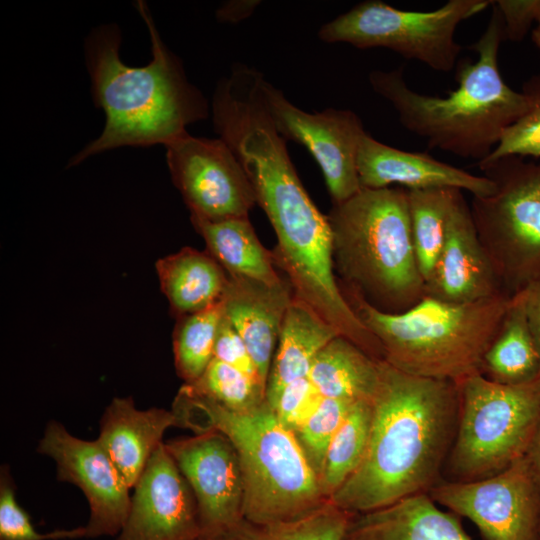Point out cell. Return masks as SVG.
I'll list each match as a JSON object with an SVG mask.
<instances>
[{
    "instance_id": "d590c367",
    "label": "cell",
    "mask_w": 540,
    "mask_h": 540,
    "mask_svg": "<svg viewBox=\"0 0 540 540\" xmlns=\"http://www.w3.org/2000/svg\"><path fill=\"white\" fill-rule=\"evenodd\" d=\"M494 3L503 19L505 40H523L536 23L540 0H498Z\"/></svg>"
},
{
    "instance_id": "6da1fadb",
    "label": "cell",
    "mask_w": 540,
    "mask_h": 540,
    "mask_svg": "<svg viewBox=\"0 0 540 540\" xmlns=\"http://www.w3.org/2000/svg\"><path fill=\"white\" fill-rule=\"evenodd\" d=\"M372 422L364 458L329 499L365 513L428 491L454 440L458 385L415 376L384 360L371 401Z\"/></svg>"
},
{
    "instance_id": "3957f363",
    "label": "cell",
    "mask_w": 540,
    "mask_h": 540,
    "mask_svg": "<svg viewBox=\"0 0 540 540\" xmlns=\"http://www.w3.org/2000/svg\"><path fill=\"white\" fill-rule=\"evenodd\" d=\"M491 6L486 29L470 46L477 57L456 65L457 88L446 97L412 90L402 68L369 74L374 92L393 106L405 129L423 138L431 148L477 163L492 153L504 132L528 109L523 92L512 89L499 71L504 25L494 1Z\"/></svg>"
},
{
    "instance_id": "ffe728a7",
    "label": "cell",
    "mask_w": 540,
    "mask_h": 540,
    "mask_svg": "<svg viewBox=\"0 0 540 540\" xmlns=\"http://www.w3.org/2000/svg\"><path fill=\"white\" fill-rule=\"evenodd\" d=\"M343 540H471L459 516L445 512L428 493L353 514Z\"/></svg>"
},
{
    "instance_id": "8d00e7d4",
    "label": "cell",
    "mask_w": 540,
    "mask_h": 540,
    "mask_svg": "<svg viewBox=\"0 0 540 540\" xmlns=\"http://www.w3.org/2000/svg\"><path fill=\"white\" fill-rule=\"evenodd\" d=\"M528 325L540 352V279L523 291Z\"/></svg>"
},
{
    "instance_id": "52a82bcc",
    "label": "cell",
    "mask_w": 540,
    "mask_h": 540,
    "mask_svg": "<svg viewBox=\"0 0 540 540\" xmlns=\"http://www.w3.org/2000/svg\"><path fill=\"white\" fill-rule=\"evenodd\" d=\"M457 385L459 411L449 457L455 480L492 476L526 456L540 429V378L502 384L476 373Z\"/></svg>"
},
{
    "instance_id": "7402d4cb",
    "label": "cell",
    "mask_w": 540,
    "mask_h": 540,
    "mask_svg": "<svg viewBox=\"0 0 540 540\" xmlns=\"http://www.w3.org/2000/svg\"><path fill=\"white\" fill-rule=\"evenodd\" d=\"M156 272L177 319L219 304L229 281L226 271L207 251L192 247L159 259Z\"/></svg>"
},
{
    "instance_id": "ba28073f",
    "label": "cell",
    "mask_w": 540,
    "mask_h": 540,
    "mask_svg": "<svg viewBox=\"0 0 540 540\" xmlns=\"http://www.w3.org/2000/svg\"><path fill=\"white\" fill-rule=\"evenodd\" d=\"M494 184L471 212L503 292L514 296L540 279V163L507 155L477 163Z\"/></svg>"
},
{
    "instance_id": "ab89813d",
    "label": "cell",
    "mask_w": 540,
    "mask_h": 540,
    "mask_svg": "<svg viewBox=\"0 0 540 540\" xmlns=\"http://www.w3.org/2000/svg\"><path fill=\"white\" fill-rule=\"evenodd\" d=\"M531 39L534 45L540 50V10H539V14H538L535 26L533 27L532 32H531Z\"/></svg>"
},
{
    "instance_id": "74e56055",
    "label": "cell",
    "mask_w": 540,
    "mask_h": 540,
    "mask_svg": "<svg viewBox=\"0 0 540 540\" xmlns=\"http://www.w3.org/2000/svg\"><path fill=\"white\" fill-rule=\"evenodd\" d=\"M259 4L255 0L228 1L219 7L216 16L221 22L236 23L249 17Z\"/></svg>"
},
{
    "instance_id": "4fadbf2b",
    "label": "cell",
    "mask_w": 540,
    "mask_h": 540,
    "mask_svg": "<svg viewBox=\"0 0 540 540\" xmlns=\"http://www.w3.org/2000/svg\"><path fill=\"white\" fill-rule=\"evenodd\" d=\"M264 91L279 133L286 140L307 148L321 168L333 204L356 194L361 189L357 170L358 150L366 133L359 116L348 109L303 111L268 81Z\"/></svg>"
},
{
    "instance_id": "30bf717a",
    "label": "cell",
    "mask_w": 540,
    "mask_h": 540,
    "mask_svg": "<svg viewBox=\"0 0 540 540\" xmlns=\"http://www.w3.org/2000/svg\"><path fill=\"white\" fill-rule=\"evenodd\" d=\"M428 494L485 540H540V488L527 456L486 478L436 483Z\"/></svg>"
},
{
    "instance_id": "603a6c76",
    "label": "cell",
    "mask_w": 540,
    "mask_h": 540,
    "mask_svg": "<svg viewBox=\"0 0 540 540\" xmlns=\"http://www.w3.org/2000/svg\"><path fill=\"white\" fill-rule=\"evenodd\" d=\"M191 222L205 241L207 252L229 277L265 283H276L283 278L276 270L272 251L262 245L248 218L219 222L191 219Z\"/></svg>"
},
{
    "instance_id": "4dcf8cb0",
    "label": "cell",
    "mask_w": 540,
    "mask_h": 540,
    "mask_svg": "<svg viewBox=\"0 0 540 540\" xmlns=\"http://www.w3.org/2000/svg\"><path fill=\"white\" fill-rule=\"evenodd\" d=\"M354 402L323 398L295 436L318 480L323 473L329 445Z\"/></svg>"
},
{
    "instance_id": "7c38bea8",
    "label": "cell",
    "mask_w": 540,
    "mask_h": 540,
    "mask_svg": "<svg viewBox=\"0 0 540 540\" xmlns=\"http://www.w3.org/2000/svg\"><path fill=\"white\" fill-rule=\"evenodd\" d=\"M36 451L51 458L57 479L77 486L89 506L85 538L117 536L130 510V487L101 444L72 435L58 421H49Z\"/></svg>"
},
{
    "instance_id": "e0dca14e",
    "label": "cell",
    "mask_w": 540,
    "mask_h": 540,
    "mask_svg": "<svg viewBox=\"0 0 540 540\" xmlns=\"http://www.w3.org/2000/svg\"><path fill=\"white\" fill-rule=\"evenodd\" d=\"M357 170L361 188L380 189L395 184L407 190L457 188L473 197L494 190L493 182L484 175L472 174L427 153L386 145L367 132L360 141Z\"/></svg>"
},
{
    "instance_id": "9c48e42d",
    "label": "cell",
    "mask_w": 540,
    "mask_h": 540,
    "mask_svg": "<svg viewBox=\"0 0 540 540\" xmlns=\"http://www.w3.org/2000/svg\"><path fill=\"white\" fill-rule=\"evenodd\" d=\"M492 3L449 0L435 10L408 11L367 0L325 23L318 36L327 43H348L360 49L387 48L435 71L449 72L462 50L455 40L458 25Z\"/></svg>"
},
{
    "instance_id": "836d02e7",
    "label": "cell",
    "mask_w": 540,
    "mask_h": 540,
    "mask_svg": "<svg viewBox=\"0 0 540 540\" xmlns=\"http://www.w3.org/2000/svg\"><path fill=\"white\" fill-rule=\"evenodd\" d=\"M323 398L309 377H304L286 385L271 408L279 422L295 434Z\"/></svg>"
},
{
    "instance_id": "7a4b0ae2",
    "label": "cell",
    "mask_w": 540,
    "mask_h": 540,
    "mask_svg": "<svg viewBox=\"0 0 540 540\" xmlns=\"http://www.w3.org/2000/svg\"><path fill=\"white\" fill-rule=\"evenodd\" d=\"M151 40L152 60L128 66L119 55L116 24L94 28L85 40V59L95 105L105 114L102 133L74 155L75 166L96 154L123 146H166L186 127L208 116V104L192 85L180 59L162 41L146 2L135 4Z\"/></svg>"
},
{
    "instance_id": "d6986e66",
    "label": "cell",
    "mask_w": 540,
    "mask_h": 540,
    "mask_svg": "<svg viewBox=\"0 0 540 540\" xmlns=\"http://www.w3.org/2000/svg\"><path fill=\"white\" fill-rule=\"evenodd\" d=\"M172 426H178L172 410H140L132 397H115L100 418L97 441L133 489L153 453L164 443V433Z\"/></svg>"
},
{
    "instance_id": "8992f818",
    "label": "cell",
    "mask_w": 540,
    "mask_h": 540,
    "mask_svg": "<svg viewBox=\"0 0 540 540\" xmlns=\"http://www.w3.org/2000/svg\"><path fill=\"white\" fill-rule=\"evenodd\" d=\"M327 218L334 266L345 287L387 313L403 312L425 296L407 189L361 188L333 204Z\"/></svg>"
},
{
    "instance_id": "f546056e",
    "label": "cell",
    "mask_w": 540,
    "mask_h": 540,
    "mask_svg": "<svg viewBox=\"0 0 540 540\" xmlns=\"http://www.w3.org/2000/svg\"><path fill=\"white\" fill-rule=\"evenodd\" d=\"M187 385L236 411L249 410L266 400V392L258 380L215 358L199 379Z\"/></svg>"
},
{
    "instance_id": "d6a6232c",
    "label": "cell",
    "mask_w": 540,
    "mask_h": 540,
    "mask_svg": "<svg viewBox=\"0 0 540 540\" xmlns=\"http://www.w3.org/2000/svg\"><path fill=\"white\" fill-rule=\"evenodd\" d=\"M85 538L84 527L40 533L19 505L15 486L6 467L0 476V540H63Z\"/></svg>"
},
{
    "instance_id": "5b68a950",
    "label": "cell",
    "mask_w": 540,
    "mask_h": 540,
    "mask_svg": "<svg viewBox=\"0 0 540 540\" xmlns=\"http://www.w3.org/2000/svg\"><path fill=\"white\" fill-rule=\"evenodd\" d=\"M341 290L378 341L384 361L415 376L456 384L481 373L483 357L513 301L507 294L468 303L425 295L403 312L387 313L355 291Z\"/></svg>"
},
{
    "instance_id": "5bb4252c",
    "label": "cell",
    "mask_w": 540,
    "mask_h": 540,
    "mask_svg": "<svg viewBox=\"0 0 540 540\" xmlns=\"http://www.w3.org/2000/svg\"><path fill=\"white\" fill-rule=\"evenodd\" d=\"M164 444L194 494L203 538L211 539L243 518L240 461L225 435L207 431Z\"/></svg>"
},
{
    "instance_id": "f1b7e54d",
    "label": "cell",
    "mask_w": 540,
    "mask_h": 540,
    "mask_svg": "<svg viewBox=\"0 0 540 540\" xmlns=\"http://www.w3.org/2000/svg\"><path fill=\"white\" fill-rule=\"evenodd\" d=\"M222 301L208 309L178 318L173 332L174 364L186 384L201 377L214 358Z\"/></svg>"
},
{
    "instance_id": "f35d334b",
    "label": "cell",
    "mask_w": 540,
    "mask_h": 540,
    "mask_svg": "<svg viewBox=\"0 0 540 540\" xmlns=\"http://www.w3.org/2000/svg\"><path fill=\"white\" fill-rule=\"evenodd\" d=\"M526 456L540 488V429Z\"/></svg>"
},
{
    "instance_id": "8fae6325",
    "label": "cell",
    "mask_w": 540,
    "mask_h": 540,
    "mask_svg": "<svg viewBox=\"0 0 540 540\" xmlns=\"http://www.w3.org/2000/svg\"><path fill=\"white\" fill-rule=\"evenodd\" d=\"M172 181L191 219L219 222L248 218L256 196L233 151L221 139L188 132L166 146Z\"/></svg>"
},
{
    "instance_id": "4316f807",
    "label": "cell",
    "mask_w": 540,
    "mask_h": 540,
    "mask_svg": "<svg viewBox=\"0 0 540 540\" xmlns=\"http://www.w3.org/2000/svg\"><path fill=\"white\" fill-rule=\"evenodd\" d=\"M411 233L420 272L430 277L445 239L457 188L407 190Z\"/></svg>"
},
{
    "instance_id": "e575fe53",
    "label": "cell",
    "mask_w": 540,
    "mask_h": 540,
    "mask_svg": "<svg viewBox=\"0 0 540 540\" xmlns=\"http://www.w3.org/2000/svg\"><path fill=\"white\" fill-rule=\"evenodd\" d=\"M214 358L255 378L262 385L245 342L224 315V312L217 330Z\"/></svg>"
},
{
    "instance_id": "60d3db41",
    "label": "cell",
    "mask_w": 540,
    "mask_h": 540,
    "mask_svg": "<svg viewBox=\"0 0 540 540\" xmlns=\"http://www.w3.org/2000/svg\"><path fill=\"white\" fill-rule=\"evenodd\" d=\"M199 540H209V539H206V538L201 537Z\"/></svg>"
},
{
    "instance_id": "2e32d148",
    "label": "cell",
    "mask_w": 540,
    "mask_h": 540,
    "mask_svg": "<svg viewBox=\"0 0 540 540\" xmlns=\"http://www.w3.org/2000/svg\"><path fill=\"white\" fill-rule=\"evenodd\" d=\"M499 294L505 293L461 191L450 213L443 246L425 282V295L446 302L468 303Z\"/></svg>"
},
{
    "instance_id": "1f68e13d",
    "label": "cell",
    "mask_w": 540,
    "mask_h": 540,
    "mask_svg": "<svg viewBox=\"0 0 540 540\" xmlns=\"http://www.w3.org/2000/svg\"><path fill=\"white\" fill-rule=\"evenodd\" d=\"M521 91L528 100L527 111L504 132L492 153L480 162L507 155L540 157V74L531 76Z\"/></svg>"
},
{
    "instance_id": "d4e9b609",
    "label": "cell",
    "mask_w": 540,
    "mask_h": 540,
    "mask_svg": "<svg viewBox=\"0 0 540 540\" xmlns=\"http://www.w3.org/2000/svg\"><path fill=\"white\" fill-rule=\"evenodd\" d=\"M481 373L502 384H523L540 378V352L528 325L523 291L513 296L483 357Z\"/></svg>"
},
{
    "instance_id": "ac0fdd59",
    "label": "cell",
    "mask_w": 540,
    "mask_h": 540,
    "mask_svg": "<svg viewBox=\"0 0 540 540\" xmlns=\"http://www.w3.org/2000/svg\"><path fill=\"white\" fill-rule=\"evenodd\" d=\"M293 298L292 285L283 276L276 283L229 277L222 299L224 315L245 342L265 390L282 323Z\"/></svg>"
},
{
    "instance_id": "277c9868",
    "label": "cell",
    "mask_w": 540,
    "mask_h": 540,
    "mask_svg": "<svg viewBox=\"0 0 540 540\" xmlns=\"http://www.w3.org/2000/svg\"><path fill=\"white\" fill-rule=\"evenodd\" d=\"M172 411L179 427L195 434L217 431L233 444L243 476V518L254 523L287 521L328 501L295 434L279 422L266 400L236 411L184 384Z\"/></svg>"
},
{
    "instance_id": "cb8c5ba5",
    "label": "cell",
    "mask_w": 540,
    "mask_h": 540,
    "mask_svg": "<svg viewBox=\"0 0 540 540\" xmlns=\"http://www.w3.org/2000/svg\"><path fill=\"white\" fill-rule=\"evenodd\" d=\"M380 362L340 335L317 355L308 377L324 398L372 401L380 380Z\"/></svg>"
},
{
    "instance_id": "484cf974",
    "label": "cell",
    "mask_w": 540,
    "mask_h": 540,
    "mask_svg": "<svg viewBox=\"0 0 540 540\" xmlns=\"http://www.w3.org/2000/svg\"><path fill=\"white\" fill-rule=\"evenodd\" d=\"M352 515L328 500L287 521L254 523L241 518L209 540H343Z\"/></svg>"
},
{
    "instance_id": "83f0119b",
    "label": "cell",
    "mask_w": 540,
    "mask_h": 540,
    "mask_svg": "<svg viewBox=\"0 0 540 540\" xmlns=\"http://www.w3.org/2000/svg\"><path fill=\"white\" fill-rule=\"evenodd\" d=\"M371 422V401L354 402L326 454L320 486L328 500L361 464L369 441Z\"/></svg>"
},
{
    "instance_id": "44dd1931",
    "label": "cell",
    "mask_w": 540,
    "mask_h": 540,
    "mask_svg": "<svg viewBox=\"0 0 540 540\" xmlns=\"http://www.w3.org/2000/svg\"><path fill=\"white\" fill-rule=\"evenodd\" d=\"M338 330L311 306L294 296L285 314L273 356L266 388V401L273 406L289 383L308 377L314 360Z\"/></svg>"
},
{
    "instance_id": "9a60e30c",
    "label": "cell",
    "mask_w": 540,
    "mask_h": 540,
    "mask_svg": "<svg viewBox=\"0 0 540 540\" xmlns=\"http://www.w3.org/2000/svg\"><path fill=\"white\" fill-rule=\"evenodd\" d=\"M194 494L162 443L139 477L128 517L115 540H199Z\"/></svg>"
}]
</instances>
